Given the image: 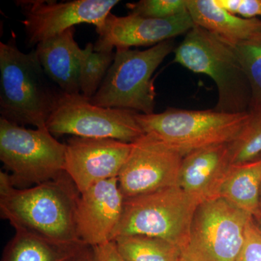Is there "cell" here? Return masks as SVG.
Returning a JSON list of instances; mask_svg holds the SVG:
<instances>
[{
    "label": "cell",
    "mask_w": 261,
    "mask_h": 261,
    "mask_svg": "<svg viewBox=\"0 0 261 261\" xmlns=\"http://www.w3.org/2000/svg\"><path fill=\"white\" fill-rule=\"evenodd\" d=\"M80 195L65 171L54 179L25 189L15 188L9 173L0 172V215L15 232L61 245L83 244L76 233Z\"/></svg>",
    "instance_id": "1"
},
{
    "label": "cell",
    "mask_w": 261,
    "mask_h": 261,
    "mask_svg": "<svg viewBox=\"0 0 261 261\" xmlns=\"http://www.w3.org/2000/svg\"><path fill=\"white\" fill-rule=\"evenodd\" d=\"M63 94L46 74L37 51L24 53L12 34L0 42V114L1 118L24 126L47 129V122Z\"/></svg>",
    "instance_id": "2"
},
{
    "label": "cell",
    "mask_w": 261,
    "mask_h": 261,
    "mask_svg": "<svg viewBox=\"0 0 261 261\" xmlns=\"http://www.w3.org/2000/svg\"><path fill=\"white\" fill-rule=\"evenodd\" d=\"M174 63L195 73L205 74L217 87L215 111L249 112L251 89L232 47L217 36L195 25L174 50Z\"/></svg>",
    "instance_id": "3"
},
{
    "label": "cell",
    "mask_w": 261,
    "mask_h": 261,
    "mask_svg": "<svg viewBox=\"0 0 261 261\" xmlns=\"http://www.w3.org/2000/svg\"><path fill=\"white\" fill-rule=\"evenodd\" d=\"M175 49L173 39L145 50L116 49L106 78L89 100L99 107L132 110L142 114L154 113L156 92L152 76Z\"/></svg>",
    "instance_id": "4"
},
{
    "label": "cell",
    "mask_w": 261,
    "mask_h": 261,
    "mask_svg": "<svg viewBox=\"0 0 261 261\" xmlns=\"http://www.w3.org/2000/svg\"><path fill=\"white\" fill-rule=\"evenodd\" d=\"M200 203L178 185L125 198L113 241L120 236L147 235L163 239L181 249Z\"/></svg>",
    "instance_id": "5"
},
{
    "label": "cell",
    "mask_w": 261,
    "mask_h": 261,
    "mask_svg": "<svg viewBox=\"0 0 261 261\" xmlns=\"http://www.w3.org/2000/svg\"><path fill=\"white\" fill-rule=\"evenodd\" d=\"M249 116L250 112L228 113L214 109L191 111L169 108L159 113H137L136 119L144 133L152 134L185 156L202 147L232 142Z\"/></svg>",
    "instance_id": "6"
},
{
    "label": "cell",
    "mask_w": 261,
    "mask_h": 261,
    "mask_svg": "<svg viewBox=\"0 0 261 261\" xmlns=\"http://www.w3.org/2000/svg\"><path fill=\"white\" fill-rule=\"evenodd\" d=\"M65 144L47 129H31L0 118V160L15 188H29L65 172Z\"/></svg>",
    "instance_id": "7"
},
{
    "label": "cell",
    "mask_w": 261,
    "mask_h": 261,
    "mask_svg": "<svg viewBox=\"0 0 261 261\" xmlns=\"http://www.w3.org/2000/svg\"><path fill=\"white\" fill-rule=\"evenodd\" d=\"M252 218L222 197L201 202L181 257L187 261H238Z\"/></svg>",
    "instance_id": "8"
},
{
    "label": "cell",
    "mask_w": 261,
    "mask_h": 261,
    "mask_svg": "<svg viewBox=\"0 0 261 261\" xmlns=\"http://www.w3.org/2000/svg\"><path fill=\"white\" fill-rule=\"evenodd\" d=\"M132 110L94 106L82 94H62L47 122L54 136L113 139L134 143L145 135Z\"/></svg>",
    "instance_id": "9"
},
{
    "label": "cell",
    "mask_w": 261,
    "mask_h": 261,
    "mask_svg": "<svg viewBox=\"0 0 261 261\" xmlns=\"http://www.w3.org/2000/svg\"><path fill=\"white\" fill-rule=\"evenodd\" d=\"M132 145L118 177L124 198L177 185L185 157L181 152L152 134H145Z\"/></svg>",
    "instance_id": "10"
},
{
    "label": "cell",
    "mask_w": 261,
    "mask_h": 261,
    "mask_svg": "<svg viewBox=\"0 0 261 261\" xmlns=\"http://www.w3.org/2000/svg\"><path fill=\"white\" fill-rule=\"evenodd\" d=\"M24 15L22 21L25 34V44L29 47L75 27L80 23H89L100 29L111 13L120 3L118 0H73L16 2Z\"/></svg>",
    "instance_id": "11"
},
{
    "label": "cell",
    "mask_w": 261,
    "mask_h": 261,
    "mask_svg": "<svg viewBox=\"0 0 261 261\" xmlns=\"http://www.w3.org/2000/svg\"><path fill=\"white\" fill-rule=\"evenodd\" d=\"M132 145L113 139L73 136L65 144V171L82 193L98 182L118 178Z\"/></svg>",
    "instance_id": "12"
},
{
    "label": "cell",
    "mask_w": 261,
    "mask_h": 261,
    "mask_svg": "<svg viewBox=\"0 0 261 261\" xmlns=\"http://www.w3.org/2000/svg\"><path fill=\"white\" fill-rule=\"evenodd\" d=\"M195 27L189 11L166 19L144 18L130 14L118 17L110 13L100 29H96V51H113V48L154 46L186 34Z\"/></svg>",
    "instance_id": "13"
},
{
    "label": "cell",
    "mask_w": 261,
    "mask_h": 261,
    "mask_svg": "<svg viewBox=\"0 0 261 261\" xmlns=\"http://www.w3.org/2000/svg\"><path fill=\"white\" fill-rule=\"evenodd\" d=\"M124 200L118 178L98 182L81 193L76 211V233L81 243L93 247L113 241Z\"/></svg>",
    "instance_id": "14"
},
{
    "label": "cell",
    "mask_w": 261,
    "mask_h": 261,
    "mask_svg": "<svg viewBox=\"0 0 261 261\" xmlns=\"http://www.w3.org/2000/svg\"><path fill=\"white\" fill-rule=\"evenodd\" d=\"M229 143L196 149L184 157L177 185L200 202L220 197L232 167Z\"/></svg>",
    "instance_id": "15"
},
{
    "label": "cell",
    "mask_w": 261,
    "mask_h": 261,
    "mask_svg": "<svg viewBox=\"0 0 261 261\" xmlns=\"http://www.w3.org/2000/svg\"><path fill=\"white\" fill-rule=\"evenodd\" d=\"M75 27L36 46L38 58L47 76L63 94H81L80 56L82 48L74 39Z\"/></svg>",
    "instance_id": "16"
},
{
    "label": "cell",
    "mask_w": 261,
    "mask_h": 261,
    "mask_svg": "<svg viewBox=\"0 0 261 261\" xmlns=\"http://www.w3.org/2000/svg\"><path fill=\"white\" fill-rule=\"evenodd\" d=\"M187 9L195 25H199L227 44L245 42L261 34V20L231 14L214 0H187Z\"/></svg>",
    "instance_id": "17"
},
{
    "label": "cell",
    "mask_w": 261,
    "mask_h": 261,
    "mask_svg": "<svg viewBox=\"0 0 261 261\" xmlns=\"http://www.w3.org/2000/svg\"><path fill=\"white\" fill-rule=\"evenodd\" d=\"M260 186L261 159L233 165L221 189L220 197L256 218L260 215L258 204Z\"/></svg>",
    "instance_id": "18"
},
{
    "label": "cell",
    "mask_w": 261,
    "mask_h": 261,
    "mask_svg": "<svg viewBox=\"0 0 261 261\" xmlns=\"http://www.w3.org/2000/svg\"><path fill=\"white\" fill-rule=\"evenodd\" d=\"M83 246L61 245L29 233L15 232L5 247L1 261H70Z\"/></svg>",
    "instance_id": "19"
},
{
    "label": "cell",
    "mask_w": 261,
    "mask_h": 261,
    "mask_svg": "<svg viewBox=\"0 0 261 261\" xmlns=\"http://www.w3.org/2000/svg\"><path fill=\"white\" fill-rule=\"evenodd\" d=\"M113 241L126 261H178L181 257L179 247L154 237L126 235Z\"/></svg>",
    "instance_id": "20"
},
{
    "label": "cell",
    "mask_w": 261,
    "mask_h": 261,
    "mask_svg": "<svg viewBox=\"0 0 261 261\" xmlns=\"http://www.w3.org/2000/svg\"><path fill=\"white\" fill-rule=\"evenodd\" d=\"M115 56L113 51H94L92 43H88L81 49L80 85L84 97L90 99L95 95L114 61Z\"/></svg>",
    "instance_id": "21"
},
{
    "label": "cell",
    "mask_w": 261,
    "mask_h": 261,
    "mask_svg": "<svg viewBox=\"0 0 261 261\" xmlns=\"http://www.w3.org/2000/svg\"><path fill=\"white\" fill-rule=\"evenodd\" d=\"M250 116L238 136L229 142L232 165L261 159V110L249 111Z\"/></svg>",
    "instance_id": "22"
},
{
    "label": "cell",
    "mask_w": 261,
    "mask_h": 261,
    "mask_svg": "<svg viewBox=\"0 0 261 261\" xmlns=\"http://www.w3.org/2000/svg\"><path fill=\"white\" fill-rule=\"evenodd\" d=\"M230 45L236 53L250 83L251 102L249 111H259L261 110V34Z\"/></svg>",
    "instance_id": "23"
},
{
    "label": "cell",
    "mask_w": 261,
    "mask_h": 261,
    "mask_svg": "<svg viewBox=\"0 0 261 261\" xmlns=\"http://www.w3.org/2000/svg\"><path fill=\"white\" fill-rule=\"evenodd\" d=\"M126 7L130 14L148 18H172L188 11L187 0H141Z\"/></svg>",
    "instance_id": "24"
},
{
    "label": "cell",
    "mask_w": 261,
    "mask_h": 261,
    "mask_svg": "<svg viewBox=\"0 0 261 261\" xmlns=\"http://www.w3.org/2000/svg\"><path fill=\"white\" fill-rule=\"evenodd\" d=\"M238 261H261V228L253 218L247 224L245 243Z\"/></svg>",
    "instance_id": "25"
},
{
    "label": "cell",
    "mask_w": 261,
    "mask_h": 261,
    "mask_svg": "<svg viewBox=\"0 0 261 261\" xmlns=\"http://www.w3.org/2000/svg\"><path fill=\"white\" fill-rule=\"evenodd\" d=\"M220 8L240 18L261 17V0H214Z\"/></svg>",
    "instance_id": "26"
},
{
    "label": "cell",
    "mask_w": 261,
    "mask_h": 261,
    "mask_svg": "<svg viewBox=\"0 0 261 261\" xmlns=\"http://www.w3.org/2000/svg\"><path fill=\"white\" fill-rule=\"evenodd\" d=\"M92 250L94 261H126L118 251L115 241L93 247Z\"/></svg>",
    "instance_id": "27"
},
{
    "label": "cell",
    "mask_w": 261,
    "mask_h": 261,
    "mask_svg": "<svg viewBox=\"0 0 261 261\" xmlns=\"http://www.w3.org/2000/svg\"><path fill=\"white\" fill-rule=\"evenodd\" d=\"M70 261H94L92 247L84 245Z\"/></svg>",
    "instance_id": "28"
},
{
    "label": "cell",
    "mask_w": 261,
    "mask_h": 261,
    "mask_svg": "<svg viewBox=\"0 0 261 261\" xmlns=\"http://www.w3.org/2000/svg\"><path fill=\"white\" fill-rule=\"evenodd\" d=\"M253 219L255 220V222L257 223V224L258 225L259 227L261 228V215L256 218H253Z\"/></svg>",
    "instance_id": "29"
},
{
    "label": "cell",
    "mask_w": 261,
    "mask_h": 261,
    "mask_svg": "<svg viewBox=\"0 0 261 261\" xmlns=\"http://www.w3.org/2000/svg\"><path fill=\"white\" fill-rule=\"evenodd\" d=\"M259 211H260V215H261V186L260 189V193H259ZM259 215V216H260Z\"/></svg>",
    "instance_id": "30"
},
{
    "label": "cell",
    "mask_w": 261,
    "mask_h": 261,
    "mask_svg": "<svg viewBox=\"0 0 261 261\" xmlns=\"http://www.w3.org/2000/svg\"><path fill=\"white\" fill-rule=\"evenodd\" d=\"M178 261H187L185 260V259H184L183 257H181V258L179 259V260Z\"/></svg>",
    "instance_id": "31"
}]
</instances>
